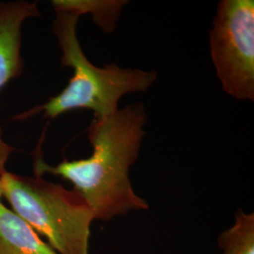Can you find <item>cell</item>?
I'll use <instances>...</instances> for the list:
<instances>
[{
    "label": "cell",
    "mask_w": 254,
    "mask_h": 254,
    "mask_svg": "<svg viewBox=\"0 0 254 254\" xmlns=\"http://www.w3.org/2000/svg\"><path fill=\"white\" fill-rule=\"evenodd\" d=\"M147 121L142 103L93 118L88 128L92 146L90 157L50 166L37 155L35 175L50 173L70 182L91 208L94 220L108 221L132 211L147 210L149 204L134 190L129 174L138 157Z\"/></svg>",
    "instance_id": "6da1fadb"
},
{
    "label": "cell",
    "mask_w": 254,
    "mask_h": 254,
    "mask_svg": "<svg viewBox=\"0 0 254 254\" xmlns=\"http://www.w3.org/2000/svg\"><path fill=\"white\" fill-rule=\"evenodd\" d=\"M54 10L52 30L62 52L61 61L63 66L73 69V76L63 91L19 119L29 118L38 112L55 119L76 109H88L94 118H104L118 111L119 102L125 95L145 92L154 85L155 71L122 68L116 64L103 67L91 64L77 37L79 16L67 10Z\"/></svg>",
    "instance_id": "7a4b0ae2"
},
{
    "label": "cell",
    "mask_w": 254,
    "mask_h": 254,
    "mask_svg": "<svg viewBox=\"0 0 254 254\" xmlns=\"http://www.w3.org/2000/svg\"><path fill=\"white\" fill-rule=\"evenodd\" d=\"M3 198L12 212L32 228L59 254H90L94 217L76 191L42 176L6 172L0 175Z\"/></svg>",
    "instance_id": "3957f363"
},
{
    "label": "cell",
    "mask_w": 254,
    "mask_h": 254,
    "mask_svg": "<svg viewBox=\"0 0 254 254\" xmlns=\"http://www.w3.org/2000/svg\"><path fill=\"white\" fill-rule=\"evenodd\" d=\"M210 53L222 90L254 100V1L222 0L210 30Z\"/></svg>",
    "instance_id": "277c9868"
},
{
    "label": "cell",
    "mask_w": 254,
    "mask_h": 254,
    "mask_svg": "<svg viewBox=\"0 0 254 254\" xmlns=\"http://www.w3.org/2000/svg\"><path fill=\"white\" fill-rule=\"evenodd\" d=\"M37 16L40 10L36 2H0V90L23 72L22 27L27 20ZM14 151L4 140L0 127V175L7 172V164Z\"/></svg>",
    "instance_id": "5b68a950"
},
{
    "label": "cell",
    "mask_w": 254,
    "mask_h": 254,
    "mask_svg": "<svg viewBox=\"0 0 254 254\" xmlns=\"http://www.w3.org/2000/svg\"><path fill=\"white\" fill-rule=\"evenodd\" d=\"M0 254H59L36 232L0 202Z\"/></svg>",
    "instance_id": "8992f818"
},
{
    "label": "cell",
    "mask_w": 254,
    "mask_h": 254,
    "mask_svg": "<svg viewBox=\"0 0 254 254\" xmlns=\"http://www.w3.org/2000/svg\"><path fill=\"white\" fill-rule=\"evenodd\" d=\"M128 4L125 0H53L54 9L77 14H91L93 22L105 32H112L117 26L122 11Z\"/></svg>",
    "instance_id": "52a82bcc"
},
{
    "label": "cell",
    "mask_w": 254,
    "mask_h": 254,
    "mask_svg": "<svg viewBox=\"0 0 254 254\" xmlns=\"http://www.w3.org/2000/svg\"><path fill=\"white\" fill-rule=\"evenodd\" d=\"M222 254H254V214L239 209L232 227L224 231L218 240Z\"/></svg>",
    "instance_id": "ba28073f"
},
{
    "label": "cell",
    "mask_w": 254,
    "mask_h": 254,
    "mask_svg": "<svg viewBox=\"0 0 254 254\" xmlns=\"http://www.w3.org/2000/svg\"><path fill=\"white\" fill-rule=\"evenodd\" d=\"M2 198H3V190H2V186H1V182H0V202H2L1 201Z\"/></svg>",
    "instance_id": "9c48e42d"
}]
</instances>
